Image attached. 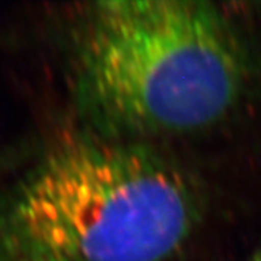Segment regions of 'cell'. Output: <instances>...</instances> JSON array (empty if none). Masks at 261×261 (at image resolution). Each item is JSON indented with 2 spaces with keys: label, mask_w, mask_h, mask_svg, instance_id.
I'll return each mask as SVG.
<instances>
[{
  "label": "cell",
  "mask_w": 261,
  "mask_h": 261,
  "mask_svg": "<svg viewBox=\"0 0 261 261\" xmlns=\"http://www.w3.org/2000/svg\"><path fill=\"white\" fill-rule=\"evenodd\" d=\"M250 71L232 25L205 2H99L84 22L80 93L112 135L211 126L241 100Z\"/></svg>",
  "instance_id": "7a4b0ae2"
},
{
  "label": "cell",
  "mask_w": 261,
  "mask_h": 261,
  "mask_svg": "<svg viewBox=\"0 0 261 261\" xmlns=\"http://www.w3.org/2000/svg\"><path fill=\"white\" fill-rule=\"evenodd\" d=\"M248 261H261V247L257 250V251L254 252V255H252L251 258Z\"/></svg>",
  "instance_id": "3957f363"
},
{
  "label": "cell",
  "mask_w": 261,
  "mask_h": 261,
  "mask_svg": "<svg viewBox=\"0 0 261 261\" xmlns=\"http://www.w3.org/2000/svg\"><path fill=\"white\" fill-rule=\"evenodd\" d=\"M200 212L190 177L148 147L70 140L0 212V261H168Z\"/></svg>",
  "instance_id": "6da1fadb"
}]
</instances>
